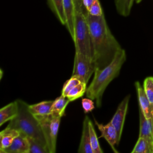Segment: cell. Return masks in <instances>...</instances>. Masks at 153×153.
I'll return each mask as SVG.
<instances>
[{"mask_svg": "<svg viewBox=\"0 0 153 153\" xmlns=\"http://www.w3.org/2000/svg\"><path fill=\"white\" fill-rule=\"evenodd\" d=\"M96 69H102L109 65L123 49L111 32L104 14L96 16L87 13Z\"/></svg>", "mask_w": 153, "mask_h": 153, "instance_id": "6da1fadb", "label": "cell"}, {"mask_svg": "<svg viewBox=\"0 0 153 153\" xmlns=\"http://www.w3.org/2000/svg\"><path fill=\"white\" fill-rule=\"evenodd\" d=\"M88 126H89L90 144L93 150V153H103V151H102L99 145L96 132L95 131L93 124L90 120H89V122H88Z\"/></svg>", "mask_w": 153, "mask_h": 153, "instance_id": "603a6c76", "label": "cell"}, {"mask_svg": "<svg viewBox=\"0 0 153 153\" xmlns=\"http://www.w3.org/2000/svg\"><path fill=\"white\" fill-rule=\"evenodd\" d=\"M142 0H135V2L137 3V4H139L140 3Z\"/></svg>", "mask_w": 153, "mask_h": 153, "instance_id": "f546056e", "label": "cell"}, {"mask_svg": "<svg viewBox=\"0 0 153 153\" xmlns=\"http://www.w3.org/2000/svg\"><path fill=\"white\" fill-rule=\"evenodd\" d=\"M135 0H115L117 12L123 17L129 16L133 2Z\"/></svg>", "mask_w": 153, "mask_h": 153, "instance_id": "ffe728a7", "label": "cell"}, {"mask_svg": "<svg viewBox=\"0 0 153 153\" xmlns=\"http://www.w3.org/2000/svg\"><path fill=\"white\" fill-rule=\"evenodd\" d=\"M94 0H83V4L87 10L91 7V5L93 4Z\"/></svg>", "mask_w": 153, "mask_h": 153, "instance_id": "f1b7e54d", "label": "cell"}, {"mask_svg": "<svg viewBox=\"0 0 153 153\" xmlns=\"http://www.w3.org/2000/svg\"><path fill=\"white\" fill-rule=\"evenodd\" d=\"M143 87L151 104V118L153 120V76H148L145 79Z\"/></svg>", "mask_w": 153, "mask_h": 153, "instance_id": "cb8c5ba5", "label": "cell"}, {"mask_svg": "<svg viewBox=\"0 0 153 153\" xmlns=\"http://www.w3.org/2000/svg\"><path fill=\"white\" fill-rule=\"evenodd\" d=\"M131 153H153V143L139 137Z\"/></svg>", "mask_w": 153, "mask_h": 153, "instance_id": "d6986e66", "label": "cell"}, {"mask_svg": "<svg viewBox=\"0 0 153 153\" xmlns=\"http://www.w3.org/2000/svg\"><path fill=\"white\" fill-rule=\"evenodd\" d=\"M29 146L27 136L20 133L13 141L10 146L1 153H29Z\"/></svg>", "mask_w": 153, "mask_h": 153, "instance_id": "9c48e42d", "label": "cell"}, {"mask_svg": "<svg viewBox=\"0 0 153 153\" xmlns=\"http://www.w3.org/2000/svg\"><path fill=\"white\" fill-rule=\"evenodd\" d=\"M53 100H45L39 103L29 105L28 108L29 111L33 115H45L51 113V108Z\"/></svg>", "mask_w": 153, "mask_h": 153, "instance_id": "e0dca14e", "label": "cell"}, {"mask_svg": "<svg viewBox=\"0 0 153 153\" xmlns=\"http://www.w3.org/2000/svg\"><path fill=\"white\" fill-rule=\"evenodd\" d=\"M139 137L145 139L153 143V121L147 119L139 109Z\"/></svg>", "mask_w": 153, "mask_h": 153, "instance_id": "30bf717a", "label": "cell"}, {"mask_svg": "<svg viewBox=\"0 0 153 153\" xmlns=\"http://www.w3.org/2000/svg\"><path fill=\"white\" fill-rule=\"evenodd\" d=\"M87 11L90 14L96 16H101L103 13L99 0H94L93 4L87 10Z\"/></svg>", "mask_w": 153, "mask_h": 153, "instance_id": "484cf974", "label": "cell"}, {"mask_svg": "<svg viewBox=\"0 0 153 153\" xmlns=\"http://www.w3.org/2000/svg\"><path fill=\"white\" fill-rule=\"evenodd\" d=\"M138 102L139 105V109L143 112L144 116L147 119H152L151 118V104L146 95L144 91L143 87H142L139 81H136L134 83ZM153 121V120H152Z\"/></svg>", "mask_w": 153, "mask_h": 153, "instance_id": "8fae6325", "label": "cell"}, {"mask_svg": "<svg viewBox=\"0 0 153 153\" xmlns=\"http://www.w3.org/2000/svg\"><path fill=\"white\" fill-rule=\"evenodd\" d=\"M38 120L44 134L49 153H55L61 115L50 113L45 115H34Z\"/></svg>", "mask_w": 153, "mask_h": 153, "instance_id": "5b68a950", "label": "cell"}, {"mask_svg": "<svg viewBox=\"0 0 153 153\" xmlns=\"http://www.w3.org/2000/svg\"><path fill=\"white\" fill-rule=\"evenodd\" d=\"M64 10L66 16V27L72 39L74 38V22L75 10L72 0H64Z\"/></svg>", "mask_w": 153, "mask_h": 153, "instance_id": "4fadbf2b", "label": "cell"}, {"mask_svg": "<svg viewBox=\"0 0 153 153\" xmlns=\"http://www.w3.org/2000/svg\"><path fill=\"white\" fill-rule=\"evenodd\" d=\"M130 98V95H127L123 100L120 102L118 108L115 112L113 117L110 121L112 124L115 128L117 134L119 142L121 137L123 130L124 127V124L125 122V119L126 114L127 112V109L128 107V103Z\"/></svg>", "mask_w": 153, "mask_h": 153, "instance_id": "52a82bcc", "label": "cell"}, {"mask_svg": "<svg viewBox=\"0 0 153 153\" xmlns=\"http://www.w3.org/2000/svg\"><path fill=\"white\" fill-rule=\"evenodd\" d=\"M126 57V51L122 49L109 65L102 69H95L94 77L85 93L87 97L95 100L97 108L101 107L104 91L109 83L120 74Z\"/></svg>", "mask_w": 153, "mask_h": 153, "instance_id": "7a4b0ae2", "label": "cell"}, {"mask_svg": "<svg viewBox=\"0 0 153 153\" xmlns=\"http://www.w3.org/2000/svg\"><path fill=\"white\" fill-rule=\"evenodd\" d=\"M95 69V64L92 58L75 50L72 76L76 77L80 81L87 84Z\"/></svg>", "mask_w": 153, "mask_h": 153, "instance_id": "8992f818", "label": "cell"}, {"mask_svg": "<svg viewBox=\"0 0 153 153\" xmlns=\"http://www.w3.org/2000/svg\"><path fill=\"white\" fill-rule=\"evenodd\" d=\"M69 102L70 101L67 97L61 94L60 96L53 100L51 108V113L59 114L63 117L65 114L66 108L67 107Z\"/></svg>", "mask_w": 153, "mask_h": 153, "instance_id": "ac0fdd59", "label": "cell"}, {"mask_svg": "<svg viewBox=\"0 0 153 153\" xmlns=\"http://www.w3.org/2000/svg\"><path fill=\"white\" fill-rule=\"evenodd\" d=\"M87 88V84L84 82H80L72 90H71L66 97L70 102L74 101L76 99L82 97L86 92Z\"/></svg>", "mask_w": 153, "mask_h": 153, "instance_id": "7402d4cb", "label": "cell"}, {"mask_svg": "<svg viewBox=\"0 0 153 153\" xmlns=\"http://www.w3.org/2000/svg\"><path fill=\"white\" fill-rule=\"evenodd\" d=\"M94 120L95 124L102 134L100 137H103L107 141L114 152H118L115 148V146L118 145L120 142L118 141L117 131L114 126L112 124L111 121L106 124H103L98 123L95 118Z\"/></svg>", "mask_w": 153, "mask_h": 153, "instance_id": "ba28073f", "label": "cell"}, {"mask_svg": "<svg viewBox=\"0 0 153 153\" xmlns=\"http://www.w3.org/2000/svg\"><path fill=\"white\" fill-rule=\"evenodd\" d=\"M86 14L82 11H75L74 22V38L75 50L79 51L93 59V50L89 27Z\"/></svg>", "mask_w": 153, "mask_h": 153, "instance_id": "277c9868", "label": "cell"}, {"mask_svg": "<svg viewBox=\"0 0 153 153\" xmlns=\"http://www.w3.org/2000/svg\"><path fill=\"white\" fill-rule=\"evenodd\" d=\"M19 106L17 100L8 103L0 109V126L14 118L18 114Z\"/></svg>", "mask_w": 153, "mask_h": 153, "instance_id": "5bb4252c", "label": "cell"}, {"mask_svg": "<svg viewBox=\"0 0 153 153\" xmlns=\"http://www.w3.org/2000/svg\"><path fill=\"white\" fill-rule=\"evenodd\" d=\"M29 151V153H49L47 145L39 140L27 136Z\"/></svg>", "mask_w": 153, "mask_h": 153, "instance_id": "44dd1931", "label": "cell"}, {"mask_svg": "<svg viewBox=\"0 0 153 153\" xmlns=\"http://www.w3.org/2000/svg\"><path fill=\"white\" fill-rule=\"evenodd\" d=\"M20 134V132L14 128L6 127L0 133V152L11 145L14 139Z\"/></svg>", "mask_w": 153, "mask_h": 153, "instance_id": "9a60e30c", "label": "cell"}, {"mask_svg": "<svg viewBox=\"0 0 153 153\" xmlns=\"http://www.w3.org/2000/svg\"><path fill=\"white\" fill-rule=\"evenodd\" d=\"M81 103L84 112L85 114L91 112L95 108L93 100L88 97L83 98L81 100Z\"/></svg>", "mask_w": 153, "mask_h": 153, "instance_id": "4316f807", "label": "cell"}, {"mask_svg": "<svg viewBox=\"0 0 153 153\" xmlns=\"http://www.w3.org/2000/svg\"><path fill=\"white\" fill-rule=\"evenodd\" d=\"M16 100L19 106L18 114L10 121L7 127L16 129L20 133L36 139L47 145L39 123L36 118L29 111V105L22 100Z\"/></svg>", "mask_w": 153, "mask_h": 153, "instance_id": "3957f363", "label": "cell"}, {"mask_svg": "<svg viewBox=\"0 0 153 153\" xmlns=\"http://www.w3.org/2000/svg\"><path fill=\"white\" fill-rule=\"evenodd\" d=\"M48 5L59 22L66 25V16L64 10V0H47Z\"/></svg>", "mask_w": 153, "mask_h": 153, "instance_id": "2e32d148", "label": "cell"}, {"mask_svg": "<svg viewBox=\"0 0 153 153\" xmlns=\"http://www.w3.org/2000/svg\"><path fill=\"white\" fill-rule=\"evenodd\" d=\"M89 120V117L87 115H85L82 123V134L78 150V152L79 153H93L90 140L88 126Z\"/></svg>", "mask_w": 153, "mask_h": 153, "instance_id": "7c38bea8", "label": "cell"}, {"mask_svg": "<svg viewBox=\"0 0 153 153\" xmlns=\"http://www.w3.org/2000/svg\"><path fill=\"white\" fill-rule=\"evenodd\" d=\"M75 11H82L84 13H87V10L84 5L83 0H72Z\"/></svg>", "mask_w": 153, "mask_h": 153, "instance_id": "83f0119b", "label": "cell"}, {"mask_svg": "<svg viewBox=\"0 0 153 153\" xmlns=\"http://www.w3.org/2000/svg\"><path fill=\"white\" fill-rule=\"evenodd\" d=\"M81 81H80L78 78L75 76H71V77L69 79H68L64 84L63 88L62 90V95L66 97L67 94L71 91V90H72Z\"/></svg>", "mask_w": 153, "mask_h": 153, "instance_id": "d4e9b609", "label": "cell"}]
</instances>
